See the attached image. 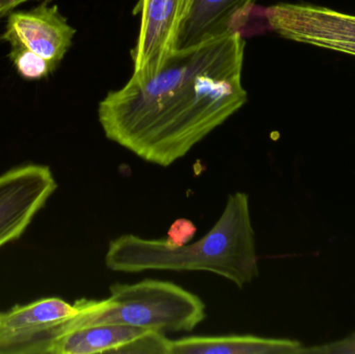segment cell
Wrapping results in <instances>:
<instances>
[{"mask_svg":"<svg viewBox=\"0 0 355 354\" xmlns=\"http://www.w3.org/2000/svg\"><path fill=\"white\" fill-rule=\"evenodd\" d=\"M244 55L238 30L176 50L155 75L131 77L100 102L104 134L149 163L172 166L248 101Z\"/></svg>","mask_w":355,"mask_h":354,"instance_id":"1","label":"cell"},{"mask_svg":"<svg viewBox=\"0 0 355 354\" xmlns=\"http://www.w3.org/2000/svg\"><path fill=\"white\" fill-rule=\"evenodd\" d=\"M105 265L114 272H205L225 278L242 289L259 276L256 235L248 193L227 197L212 229L191 245L168 239L125 234L108 243Z\"/></svg>","mask_w":355,"mask_h":354,"instance_id":"2","label":"cell"},{"mask_svg":"<svg viewBox=\"0 0 355 354\" xmlns=\"http://www.w3.org/2000/svg\"><path fill=\"white\" fill-rule=\"evenodd\" d=\"M74 305L76 315L60 324L56 338L67 330L101 324L137 326L164 335L190 333L207 316L206 305L198 295L157 280L112 285L108 299H81Z\"/></svg>","mask_w":355,"mask_h":354,"instance_id":"3","label":"cell"},{"mask_svg":"<svg viewBox=\"0 0 355 354\" xmlns=\"http://www.w3.org/2000/svg\"><path fill=\"white\" fill-rule=\"evenodd\" d=\"M76 313L74 303L58 297L1 312L0 354H48L60 324Z\"/></svg>","mask_w":355,"mask_h":354,"instance_id":"4","label":"cell"},{"mask_svg":"<svg viewBox=\"0 0 355 354\" xmlns=\"http://www.w3.org/2000/svg\"><path fill=\"white\" fill-rule=\"evenodd\" d=\"M56 188L46 166L26 164L0 176V247L25 232Z\"/></svg>","mask_w":355,"mask_h":354,"instance_id":"5","label":"cell"},{"mask_svg":"<svg viewBox=\"0 0 355 354\" xmlns=\"http://www.w3.org/2000/svg\"><path fill=\"white\" fill-rule=\"evenodd\" d=\"M190 0H141V30L132 52L135 79L155 75L176 51L178 35Z\"/></svg>","mask_w":355,"mask_h":354,"instance_id":"6","label":"cell"},{"mask_svg":"<svg viewBox=\"0 0 355 354\" xmlns=\"http://www.w3.org/2000/svg\"><path fill=\"white\" fill-rule=\"evenodd\" d=\"M75 33L58 6L44 1L31 10L8 12L6 30L0 39L24 46L56 69L72 46Z\"/></svg>","mask_w":355,"mask_h":354,"instance_id":"7","label":"cell"},{"mask_svg":"<svg viewBox=\"0 0 355 354\" xmlns=\"http://www.w3.org/2000/svg\"><path fill=\"white\" fill-rule=\"evenodd\" d=\"M256 0H190L178 35L176 50L196 47L235 29L236 20Z\"/></svg>","mask_w":355,"mask_h":354,"instance_id":"8","label":"cell"},{"mask_svg":"<svg viewBox=\"0 0 355 354\" xmlns=\"http://www.w3.org/2000/svg\"><path fill=\"white\" fill-rule=\"evenodd\" d=\"M304 345L291 339L254 335L192 336L172 340L171 354H302Z\"/></svg>","mask_w":355,"mask_h":354,"instance_id":"9","label":"cell"},{"mask_svg":"<svg viewBox=\"0 0 355 354\" xmlns=\"http://www.w3.org/2000/svg\"><path fill=\"white\" fill-rule=\"evenodd\" d=\"M148 332L150 330L123 324L74 328L60 335L48 354H125L128 346Z\"/></svg>","mask_w":355,"mask_h":354,"instance_id":"10","label":"cell"},{"mask_svg":"<svg viewBox=\"0 0 355 354\" xmlns=\"http://www.w3.org/2000/svg\"><path fill=\"white\" fill-rule=\"evenodd\" d=\"M8 54L18 74L26 80H40L49 76L55 69L45 58L18 43H10Z\"/></svg>","mask_w":355,"mask_h":354,"instance_id":"11","label":"cell"},{"mask_svg":"<svg viewBox=\"0 0 355 354\" xmlns=\"http://www.w3.org/2000/svg\"><path fill=\"white\" fill-rule=\"evenodd\" d=\"M302 354H355V333L342 340L304 347Z\"/></svg>","mask_w":355,"mask_h":354,"instance_id":"12","label":"cell"},{"mask_svg":"<svg viewBox=\"0 0 355 354\" xmlns=\"http://www.w3.org/2000/svg\"><path fill=\"white\" fill-rule=\"evenodd\" d=\"M196 234V227L190 220H176L168 231V240L178 245H185Z\"/></svg>","mask_w":355,"mask_h":354,"instance_id":"13","label":"cell"},{"mask_svg":"<svg viewBox=\"0 0 355 354\" xmlns=\"http://www.w3.org/2000/svg\"><path fill=\"white\" fill-rule=\"evenodd\" d=\"M27 1H29V0H1V2H0V17L3 18L4 16L8 15V12L14 10L17 6ZM44 1H50V0H44Z\"/></svg>","mask_w":355,"mask_h":354,"instance_id":"14","label":"cell"},{"mask_svg":"<svg viewBox=\"0 0 355 354\" xmlns=\"http://www.w3.org/2000/svg\"><path fill=\"white\" fill-rule=\"evenodd\" d=\"M0 2H1V0H0ZM0 19H1V17H0Z\"/></svg>","mask_w":355,"mask_h":354,"instance_id":"15","label":"cell"}]
</instances>
